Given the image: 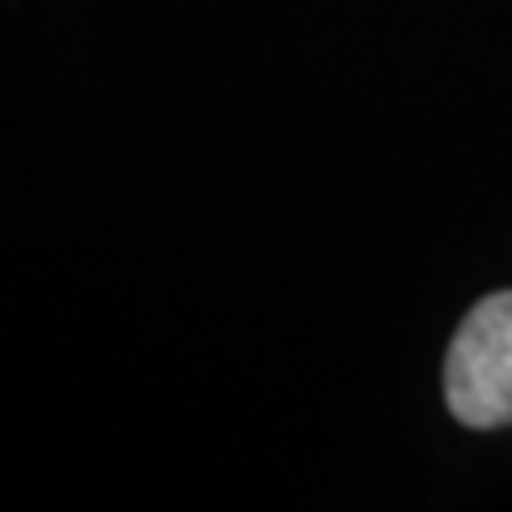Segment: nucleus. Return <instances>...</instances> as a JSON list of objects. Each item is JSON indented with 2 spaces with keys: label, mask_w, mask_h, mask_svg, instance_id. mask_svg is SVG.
<instances>
[{
  "label": "nucleus",
  "mask_w": 512,
  "mask_h": 512,
  "mask_svg": "<svg viewBox=\"0 0 512 512\" xmlns=\"http://www.w3.org/2000/svg\"><path fill=\"white\" fill-rule=\"evenodd\" d=\"M444 397L466 427L512 423V291H495L466 312L444 359Z\"/></svg>",
  "instance_id": "1"
}]
</instances>
